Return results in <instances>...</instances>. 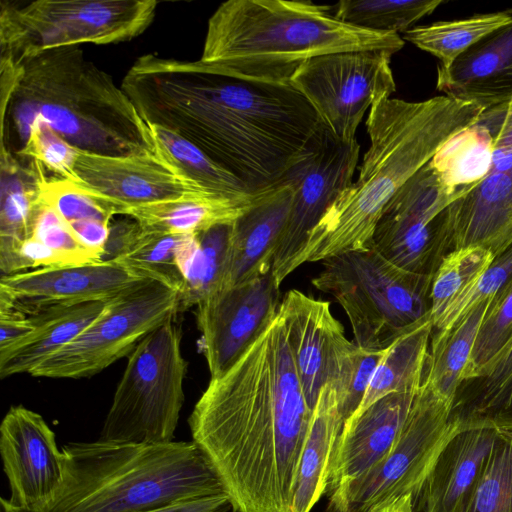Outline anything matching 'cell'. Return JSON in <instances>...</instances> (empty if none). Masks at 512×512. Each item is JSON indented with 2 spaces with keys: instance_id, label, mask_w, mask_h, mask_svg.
<instances>
[{
  "instance_id": "7402d4cb",
  "label": "cell",
  "mask_w": 512,
  "mask_h": 512,
  "mask_svg": "<svg viewBox=\"0 0 512 512\" xmlns=\"http://www.w3.org/2000/svg\"><path fill=\"white\" fill-rule=\"evenodd\" d=\"M419 389L390 393L344 422L332 453L325 495L359 477L386 456Z\"/></svg>"
},
{
  "instance_id": "f907efd6",
  "label": "cell",
  "mask_w": 512,
  "mask_h": 512,
  "mask_svg": "<svg viewBox=\"0 0 512 512\" xmlns=\"http://www.w3.org/2000/svg\"><path fill=\"white\" fill-rule=\"evenodd\" d=\"M365 512H414L413 495L392 497L372 506Z\"/></svg>"
},
{
  "instance_id": "d4e9b609",
  "label": "cell",
  "mask_w": 512,
  "mask_h": 512,
  "mask_svg": "<svg viewBox=\"0 0 512 512\" xmlns=\"http://www.w3.org/2000/svg\"><path fill=\"white\" fill-rule=\"evenodd\" d=\"M0 269L3 275L26 272L19 250L32 237L42 208L40 180L44 174L22 162L10 150H1Z\"/></svg>"
},
{
  "instance_id": "30bf717a",
  "label": "cell",
  "mask_w": 512,
  "mask_h": 512,
  "mask_svg": "<svg viewBox=\"0 0 512 512\" xmlns=\"http://www.w3.org/2000/svg\"><path fill=\"white\" fill-rule=\"evenodd\" d=\"M182 291L169 280L144 279L109 300L105 310L78 337L37 366L30 375L83 379L129 356L152 331L176 319Z\"/></svg>"
},
{
  "instance_id": "8992f818",
  "label": "cell",
  "mask_w": 512,
  "mask_h": 512,
  "mask_svg": "<svg viewBox=\"0 0 512 512\" xmlns=\"http://www.w3.org/2000/svg\"><path fill=\"white\" fill-rule=\"evenodd\" d=\"M61 450L64 480L54 498L27 511L1 497V512H141L225 493L194 441L118 444L98 439L70 442Z\"/></svg>"
},
{
  "instance_id": "681fc988",
  "label": "cell",
  "mask_w": 512,
  "mask_h": 512,
  "mask_svg": "<svg viewBox=\"0 0 512 512\" xmlns=\"http://www.w3.org/2000/svg\"><path fill=\"white\" fill-rule=\"evenodd\" d=\"M141 512H234L231 501L224 494L172 502Z\"/></svg>"
},
{
  "instance_id": "7c38bea8",
  "label": "cell",
  "mask_w": 512,
  "mask_h": 512,
  "mask_svg": "<svg viewBox=\"0 0 512 512\" xmlns=\"http://www.w3.org/2000/svg\"><path fill=\"white\" fill-rule=\"evenodd\" d=\"M463 195L445 186L429 161L386 204L373 246L397 266L433 276L451 251L445 209Z\"/></svg>"
},
{
  "instance_id": "e575fe53",
  "label": "cell",
  "mask_w": 512,
  "mask_h": 512,
  "mask_svg": "<svg viewBox=\"0 0 512 512\" xmlns=\"http://www.w3.org/2000/svg\"><path fill=\"white\" fill-rule=\"evenodd\" d=\"M231 227L220 224L197 234V247L182 267V311L224 288Z\"/></svg>"
},
{
  "instance_id": "8fae6325",
  "label": "cell",
  "mask_w": 512,
  "mask_h": 512,
  "mask_svg": "<svg viewBox=\"0 0 512 512\" xmlns=\"http://www.w3.org/2000/svg\"><path fill=\"white\" fill-rule=\"evenodd\" d=\"M451 401L425 379L389 452L359 477L325 495V512H365L387 499L413 497L451 432Z\"/></svg>"
},
{
  "instance_id": "b9f144b4",
  "label": "cell",
  "mask_w": 512,
  "mask_h": 512,
  "mask_svg": "<svg viewBox=\"0 0 512 512\" xmlns=\"http://www.w3.org/2000/svg\"><path fill=\"white\" fill-rule=\"evenodd\" d=\"M512 280V245L495 257L490 266L465 288L433 323V331L448 332L475 305L493 297Z\"/></svg>"
},
{
  "instance_id": "8d00e7d4",
  "label": "cell",
  "mask_w": 512,
  "mask_h": 512,
  "mask_svg": "<svg viewBox=\"0 0 512 512\" xmlns=\"http://www.w3.org/2000/svg\"><path fill=\"white\" fill-rule=\"evenodd\" d=\"M495 256L481 246L448 252L432 276L430 315L434 323L446 307L493 262Z\"/></svg>"
},
{
  "instance_id": "f1b7e54d",
  "label": "cell",
  "mask_w": 512,
  "mask_h": 512,
  "mask_svg": "<svg viewBox=\"0 0 512 512\" xmlns=\"http://www.w3.org/2000/svg\"><path fill=\"white\" fill-rule=\"evenodd\" d=\"M432 333L433 322L429 313L385 349L360 406L348 420L357 417L374 402L390 393L417 390L421 387Z\"/></svg>"
},
{
  "instance_id": "d590c367",
  "label": "cell",
  "mask_w": 512,
  "mask_h": 512,
  "mask_svg": "<svg viewBox=\"0 0 512 512\" xmlns=\"http://www.w3.org/2000/svg\"><path fill=\"white\" fill-rule=\"evenodd\" d=\"M443 0H342L332 6L333 15L355 27L399 34L433 13Z\"/></svg>"
},
{
  "instance_id": "3957f363",
  "label": "cell",
  "mask_w": 512,
  "mask_h": 512,
  "mask_svg": "<svg viewBox=\"0 0 512 512\" xmlns=\"http://www.w3.org/2000/svg\"><path fill=\"white\" fill-rule=\"evenodd\" d=\"M483 111L448 96L420 102L383 98L374 103L366 120L370 145L358 178L336 196L309 232L292 271L305 263L371 247L389 200Z\"/></svg>"
},
{
  "instance_id": "2e32d148",
  "label": "cell",
  "mask_w": 512,
  "mask_h": 512,
  "mask_svg": "<svg viewBox=\"0 0 512 512\" xmlns=\"http://www.w3.org/2000/svg\"><path fill=\"white\" fill-rule=\"evenodd\" d=\"M279 287L272 273L221 289L196 305L197 327L211 378L231 367L275 318Z\"/></svg>"
},
{
  "instance_id": "9a60e30c",
  "label": "cell",
  "mask_w": 512,
  "mask_h": 512,
  "mask_svg": "<svg viewBox=\"0 0 512 512\" xmlns=\"http://www.w3.org/2000/svg\"><path fill=\"white\" fill-rule=\"evenodd\" d=\"M118 260L41 267L3 275L0 310L31 315L57 306L112 299L153 277Z\"/></svg>"
},
{
  "instance_id": "52a82bcc",
  "label": "cell",
  "mask_w": 512,
  "mask_h": 512,
  "mask_svg": "<svg viewBox=\"0 0 512 512\" xmlns=\"http://www.w3.org/2000/svg\"><path fill=\"white\" fill-rule=\"evenodd\" d=\"M322 265L311 282L342 306L361 348L386 349L430 313L432 276L397 266L373 245Z\"/></svg>"
},
{
  "instance_id": "c3c4849f",
  "label": "cell",
  "mask_w": 512,
  "mask_h": 512,
  "mask_svg": "<svg viewBox=\"0 0 512 512\" xmlns=\"http://www.w3.org/2000/svg\"><path fill=\"white\" fill-rule=\"evenodd\" d=\"M140 230L141 228L135 220H122L111 224L102 261L116 260L124 256L131 249Z\"/></svg>"
},
{
  "instance_id": "7bdbcfd3",
  "label": "cell",
  "mask_w": 512,
  "mask_h": 512,
  "mask_svg": "<svg viewBox=\"0 0 512 512\" xmlns=\"http://www.w3.org/2000/svg\"><path fill=\"white\" fill-rule=\"evenodd\" d=\"M384 350L365 349L354 342L339 363L333 385L339 411L348 420L360 406Z\"/></svg>"
},
{
  "instance_id": "7dc6e473",
  "label": "cell",
  "mask_w": 512,
  "mask_h": 512,
  "mask_svg": "<svg viewBox=\"0 0 512 512\" xmlns=\"http://www.w3.org/2000/svg\"><path fill=\"white\" fill-rule=\"evenodd\" d=\"M111 224L100 220H83L69 223L68 226L80 244L102 260Z\"/></svg>"
},
{
  "instance_id": "ba28073f",
  "label": "cell",
  "mask_w": 512,
  "mask_h": 512,
  "mask_svg": "<svg viewBox=\"0 0 512 512\" xmlns=\"http://www.w3.org/2000/svg\"><path fill=\"white\" fill-rule=\"evenodd\" d=\"M176 319L147 335L128 356L99 440L118 444L174 441L185 401L188 363Z\"/></svg>"
},
{
  "instance_id": "6da1fadb",
  "label": "cell",
  "mask_w": 512,
  "mask_h": 512,
  "mask_svg": "<svg viewBox=\"0 0 512 512\" xmlns=\"http://www.w3.org/2000/svg\"><path fill=\"white\" fill-rule=\"evenodd\" d=\"M121 88L147 124L193 143L252 195L281 185L327 129L290 84L230 77L200 60L143 55Z\"/></svg>"
},
{
  "instance_id": "ffe728a7",
  "label": "cell",
  "mask_w": 512,
  "mask_h": 512,
  "mask_svg": "<svg viewBox=\"0 0 512 512\" xmlns=\"http://www.w3.org/2000/svg\"><path fill=\"white\" fill-rule=\"evenodd\" d=\"M493 144L489 173L445 209L451 251L481 246L497 257L512 245V143Z\"/></svg>"
},
{
  "instance_id": "ee69618b",
  "label": "cell",
  "mask_w": 512,
  "mask_h": 512,
  "mask_svg": "<svg viewBox=\"0 0 512 512\" xmlns=\"http://www.w3.org/2000/svg\"><path fill=\"white\" fill-rule=\"evenodd\" d=\"M79 149L45 125L34 126L17 154L37 166L46 176L70 179Z\"/></svg>"
},
{
  "instance_id": "d6986e66",
  "label": "cell",
  "mask_w": 512,
  "mask_h": 512,
  "mask_svg": "<svg viewBox=\"0 0 512 512\" xmlns=\"http://www.w3.org/2000/svg\"><path fill=\"white\" fill-rule=\"evenodd\" d=\"M278 311L305 399L314 410L322 387L333 382L339 363L353 342L346 338L343 325L327 301L291 289Z\"/></svg>"
},
{
  "instance_id": "836d02e7",
  "label": "cell",
  "mask_w": 512,
  "mask_h": 512,
  "mask_svg": "<svg viewBox=\"0 0 512 512\" xmlns=\"http://www.w3.org/2000/svg\"><path fill=\"white\" fill-rule=\"evenodd\" d=\"M512 21V10L474 14L467 18L414 26L403 34L408 41L448 67L462 53L491 32Z\"/></svg>"
},
{
  "instance_id": "603a6c76",
  "label": "cell",
  "mask_w": 512,
  "mask_h": 512,
  "mask_svg": "<svg viewBox=\"0 0 512 512\" xmlns=\"http://www.w3.org/2000/svg\"><path fill=\"white\" fill-rule=\"evenodd\" d=\"M436 88L484 110L512 101V21L491 32L448 67L438 65Z\"/></svg>"
},
{
  "instance_id": "7a4b0ae2",
  "label": "cell",
  "mask_w": 512,
  "mask_h": 512,
  "mask_svg": "<svg viewBox=\"0 0 512 512\" xmlns=\"http://www.w3.org/2000/svg\"><path fill=\"white\" fill-rule=\"evenodd\" d=\"M312 414L278 311L188 418L234 512H291Z\"/></svg>"
},
{
  "instance_id": "ac0fdd59",
  "label": "cell",
  "mask_w": 512,
  "mask_h": 512,
  "mask_svg": "<svg viewBox=\"0 0 512 512\" xmlns=\"http://www.w3.org/2000/svg\"><path fill=\"white\" fill-rule=\"evenodd\" d=\"M0 454L13 507L39 510L61 488L64 454L40 414L22 405L11 406L0 425Z\"/></svg>"
},
{
  "instance_id": "9c48e42d",
  "label": "cell",
  "mask_w": 512,
  "mask_h": 512,
  "mask_svg": "<svg viewBox=\"0 0 512 512\" xmlns=\"http://www.w3.org/2000/svg\"><path fill=\"white\" fill-rule=\"evenodd\" d=\"M154 0L1 1V54L22 60L38 53L84 43L129 41L152 23Z\"/></svg>"
},
{
  "instance_id": "ab89813d",
  "label": "cell",
  "mask_w": 512,
  "mask_h": 512,
  "mask_svg": "<svg viewBox=\"0 0 512 512\" xmlns=\"http://www.w3.org/2000/svg\"><path fill=\"white\" fill-rule=\"evenodd\" d=\"M512 338V280L491 297L479 326L463 380L475 377Z\"/></svg>"
},
{
  "instance_id": "bcb514c9",
  "label": "cell",
  "mask_w": 512,
  "mask_h": 512,
  "mask_svg": "<svg viewBox=\"0 0 512 512\" xmlns=\"http://www.w3.org/2000/svg\"><path fill=\"white\" fill-rule=\"evenodd\" d=\"M34 329L30 316L14 310H0V353L16 346Z\"/></svg>"
},
{
  "instance_id": "83f0119b",
  "label": "cell",
  "mask_w": 512,
  "mask_h": 512,
  "mask_svg": "<svg viewBox=\"0 0 512 512\" xmlns=\"http://www.w3.org/2000/svg\"><path fill=\"white\" fill-rule=\"evenodd\" d=\"M449 418L458 426L512 432V338L475 377L462 381Z\"/></svg>"
},
{
  "instance_id": "e0dca14e",
  "label": "cell",
  "mask_w": 512,
  "mask_h": 512,
  "mask_svg": "<svg viewBox=\"0 0 512 512\" xmlns=\"http://www.w3.org/2000/svg\"><path fill=\"white\" fill-rule=\"evenodd\" d=\"M68 180L113 204L120 215L185 198H225L186 180L156 153L111 156L80 150Z\"/></svg>"
},
{
  "instance_id": "cb8c5ba5",
  "label": "cell",
  "mask_w": 512,
  "mask_h": 512,
  "mask_svg": "<svg viewBox=\"0 0 512 512\" xmlns=\"http://www.w3.org/2000/svg\"><path fill=\"white\" fill-rule=\"evenodd\" d=\"M293 192V186L283 182L265 192L232 223L224 288L250 282L271 272L289 216Z\"/></svg>"
},
{
  "instance_id": "1f68e13d",
  "label": "cell",
  "mask_w": 512,
  "mask_h": 512,
  "mask_svg": "<svg viewBox=\"0 0 512 512\" xmlns=\"http://www.w3.org/2000/svg\"><path fill=\"white\" fill-rule=\"evenodd\" d=\"M148 126L156 154L186 180L210 193L236 201H247L259 195L247 193L233 175L187 139L160 126Z\"/></svg>"
},
{
  "instance_id": "60d3db41",
  "label": "cell",
  "mask_w": 512,
  "mask_h": 512,
  "mask_svg": "<svg viewBox=\"0 0 512 512\" xmlns=\"http://www.w3.org/2000/svg\"><path fill=\"white\" fill-rule=\"evenodd\" d=\"M41 198L52 207L67 223L83 220H100L111 223L118 215V209L69 180L42 175L40 180Z\"/></svg>"
},
{
  "instance_id": "5b68a950",
  "label": "cell",
  "mask_w": 512,
  "mask_h": 512,
  "mask_svg": "<svg viewBox=\"0 0 512 512\" xmlns=\"http://www.w3.org/2000/svg\"><path fill=\"white\" fill-rule=\"evenodd\" d=\"M405 41L337 19L332 6L311 1L228 0L208 20L202 56L213 70L230 77L290 84L310 59L331 53L387 51Z\"/></svg>"
},
{
  "instance_id": "4fadbf2b",
  "label": "cell",
  "mask_w": 512,
  "mask_h": 512,
  "mask_svg": "<svg viewBox=\"0 0 512 512\" xmlns=\"http://www.w3.org/2000/svg\"><path fill=\"white\" fill-rule=\"evenodd\" d=\"M387 51H351L314 57L290 81L342 142L356 140L366 111L390 98L396 84Z\"/></svg>"
},
{
  "instance_id": "484cf974",
  "label": "cell",
  "mask_w": 512,
  "mask_h": 512,
  "mask_svg": "<svg viewBox=\"0 0 512 512\" xmlns=\"http://www.w3.org/2000/svg\"><path fill=\"white\" fill-rule=\"evenodd\" d=\"M109 300L57 306L28 315L35 329L16 346L0 353V378L30 374L78 337L102 314Z\"/></svg>"
},
{
  "instance_id": "277c9868",
  "label": "cell",
  "mask_w": 512,
  "mask_h": 512,
  "mask_svg": "<svg viewBox=\"0 0 512 512\" xmlns=\"http://www.w3.org/2000/svg\"><path fill=\"white\" fill-rule=\"evenodd\" d=\"M19 62L10 97L1 104V135L22 146L45 125L79 150L111 156L154 154L148 124L113 78L78 46L47 50Z\"/></svg>"
},
{
  "instance_id": "4316f807",
  "label": "cell",
  "mask_w": 512,
  "mask_h": 512,
  "mask_svg": "<svg viewBox=\"0 0 512 512\" xmlns=\"http://www.w3.org/2000/svg\"><path fill=\"white\" fill-rule=\"evenodd\" d=\"M343 425L335 387L328 382L319 393L304 440L291 512H310L325 495L332 453Z\"/></svg>"
},
{
  "instance_id": "f35d334b",
  "label": "cell",
  "mask_w": 512,
  "mask_h": 512,
  "mask_svg": "<svg viewBox=\"0 0 512 512\" xmlns=\"http://www.w3.org/2000/svg\"><path fill=\"white\" fill-rule=\"evenodd\" d=\"M191 235L146 231L141 228L131 249L116 260L169 280L180 288L183 296L184 280L179 269V257Z\"/></svg>"
},
{
  "instance_id": "5bb4252c",
  "label": "cell",
  "mask_w": 512,
  "mask_h": 512,
  "mask_svg": "<svg viewBox=\"0 0 512 512\" xmlns=\"http://www.w3.org/2000/svg\"><path fill=\"white\" fill-rule=\"evenodd\" d=\"M359 153L357 139L342 142L327 128L314 151L293 167L284 178L283 182L290 183L294 192L287 223L271 269L278 287L293 272V261L309 232L336 196L353 183Z\"/></svg>"
},
{
  "instance_id": "d6a6232c",
  "label": "cell",
  "mask_w": 512,
  "mask_h": 512,
  "mask_svg": "<svg viewBox=\"0 0 512 512\" xmlns=\"http://www.w3.org/2000/svg\"><path fill=\"white\" fill-rule=\"evenodd\" d=\"M493 149L490 132L476 121L443 144L430 164L445 186L466 194L489 173Z\"/></svg>"
},
{
  "instance_id": "44dd1931",
  "label": "cell",
  "mask_w": 512,
  "mask_h": 512,
  "mask_svg": "<svg viewBox=\"0 0 512 512\" xmlns=\"http://www.w3.org/2000/svg\"><path fill=\"white\" fill-rule=\"evenodd\" d=\"M498 434L491 426L454 424L413 497L414 512H460L484 471Z\"/></svg>"
},
{
  "instance_id": "f546056e",
  "label": "cell",
  "mask_w": 512,
  "mask_h": 512,
  "mask_svg": "<svg viewBox=\"0 0 512 512\" xmlns=\"http://www.w3.org/2000/svg\"><path fill=\"white\" fill-rule=\"evenodd\" d=\"M264 193L248 201L215 197L185 198L132 208L124 215L131 217L146 231L198 234L216 225L233 223Z\"/></svg>"
},
{
  "instance_id": "4dcf8cb0",
  "label": "cell",
  "mask_w": 512,
  "mask_h": 512,
  "mask_svg": "<svg viewBox=\"0 0 512 512\" xmlns=\"http://www.w3.org/2000/svg\"><path fill=\"white\" fill-rule=\"evenodd\" d=\"M491 298L475 305L448 332L433 331L425 379L441 396L451 401L462 383L472 347Z\"/></svg>"
},
{
  "instance_id": "f6af8a7d",
  "label": "cell",
  "mask_w": 512,
  "mask_h": 512,
  "mask_svg": "<svg viewBox=\"0 0 512 512\" xmlns=\"http://www.w3.org/2000/svg\"><path fill=\"white\" fill-rule=\"evenodd\" d=\"M32 237L61 256L69 265L102 261L98 255L80 244L68 224L44 202L37 216Z\"/></svg>"
},
{
  "instance_id": "74e56055",
  "label": "cell",
  "mask_w": 512,
  "mask_h": 512,
  "mask_svg": "<svg viewBox=\"0 0 512 512\" xmlns=\"http://www.w3.org/2000/svg\"><path fill=\"white\" fill-rule=\"evenodd\" d=\"M460 512H512V432L499 430L484 471Z\"/></svg>"
}]
</instances>
